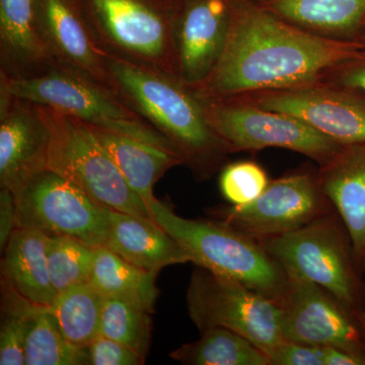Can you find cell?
<instances>
[{"label":"cell","mask_w":365,"mask_h":365,"mask_svg":"<svg viewBox=\"0 0 365 365\" xmlns=\"http://www.w3.org/2000/svg\"><path fill=\"white\" fill-rule=\"evenodd\" d=\"M361 59L364 42L319 37L249 0H235L222 57L191 91L202 100H217L317 85L340 67Z\"/></svg>","instance_id":"1"},{"label":"cell","mask_w":365,"mask_h":365,"mask_svg":"<svg viewBox=\"0 0 365 365\" xmlns=\"http://www.w3.org/2000/svg\"><path fill=\"white\" fill-rule=\"evenodd\" d=\"M113 93L174 145L197 179L225 167L228 153L201 100L177 78L106 55Z\"/></svg>","instance_id":"2"},{"label":"cell","mask_w":365,"mask_h":365,"mask_svg":"<svg viewBox=\"0 0 365 365\" xmlns=\"http://www.w3.org/2000/svg\"><path fill=\"white\" fill-rule=\"evenodd\" d=\"M101 51L178 78L176 28L184 0H81Z\"/></svg>","instance_id":"3"},{"label":"cell","mask_w":365,"mask_h":365,"mask_svg":"<svg viewBox=\"0 0 365 365\" xmlns=\"http://www.w3.org/2000/svg\"><path fill=\"white\" fill-rule=\"evenodd\" d=\"M150 209L153 220L188 252L192 263L239 281L280 304L289 279L260 242L217 220L182 217L158 198Z\"/></svg>","instance_id":"4"},{"label":"cell","mask_w":365,"mask_h":365,"mask_svg":"<svg viewBox=\"0 0 365 365\" xmlns=\"http://www.w3.org/2000/svg\"><path fill=\"white\" fill-rule=\"evenodd\" d=\"M0 91L180 155L165 136L132 111L112 91L71 69L56 66L47 73L33 78L14 79L0 76Z\"/></svg>","instance_id":"5"},{"label":"cell","mask_w":365,"mask_h":365,"mask_svg":"<svg viewBox=\"0 0 365 365\" xmlns=\"http://www.w3.org/2000/svg\"><path fill=\"white\" fill-rule=\"evenodd\" d=\"M50 130L47 170L78 186L103 207L151 217L150 209L132 191L88 124L39 105Z\"/></svg>","instance_id":"6"},{"label":"cell","mask_w":365,"mask_h":365,"mask_svg":"<svg viewBox=\"0 0 365 365\" xmlns=\"http://www.w3.org/2000/svg\"><path fill=\"white\" fill-rule=\"evenodd\" d=\"M200 100L209 125L230 153L284 148L302 153L323 167L344 146L285 113L263 109L235 98Z\"/></svg>","instance_id":"7"},{"label":"cell","mask_w":365,"mask_h":365,"mask_svg":"<svg viewBox=\"0 0 365 365\" xmlns=\"http://www.w3.org/2000/svg\"><path fill=\"white\" fill-rule=\"evenodd\" d=\"M279 263L288 279L316 283L345 306L356 304L351 240L337 211L288 234L259 241Z\"/></svg>","instance_id":"8"},{"label":"cell","mask_w":365,"mask_h":365,"mask_svg":"<svg viewBox=\"0 0 365 365\" xmlns=\"http://www.w3.org/2000/svg\"><path fill=\"white\" fill-rule=\"evenodd\" d=\"M186 299L190 318L200 332L213 327L228 329L266 354L285 341L279 302L239 281L197 266Z\"/></svg>","instance_id":"9"},{"label":"cell","mask_w":365,"mask_h":365,"mask_svg":"<svg viewBox=\"0 0 365 365\" xmlns=\"http://www.w3.org/2000/svg\"><path fill=\"white\" fill-rule=\"evenodd\" d=\"M14 196L16 227L67 235L93 248L105 246L110 209L56 173L43 170Z\"/></svg>","instance_id":"10"},{"label":"cell","mask_w":365,"mask_h":365,"mask_svg":"<svg viewBox=\"0 0 365 365\" xmlns=\"http://www.w3.org/2000/svg\"><path fill=\"white\" fill-rule=\"evenodd\" d=\"M335 210L316 172L299 170L270 181L253 202L211 210L215 220L257 241L278 237Z\"/></svg>","instance_id":"11"},{"label":"cell","mask_w":365,"mask_h":365,"mask_svg":"<svg viewBox=\"0 0 365 365\" xmlns=\"http://www.w3.org/2000/svg\"><path fill=\"white\" fill-rule=\"evenodd\" d=\"M230 98L299 118L342 145L365 143V98L340 86L317 83Z\"/></svg>","instance_id":"12"},{"label":"cell","mask_w":365,"mask_h":365,"mask_svg":"<svg viewBox=\"0 0 365 365\" xmlns=\"http://www.w3.org/2000/svg\"><path fill=\"white\" fill-rule=\"evenodd\" d=\"M281 330L289 342L334 347L364 357L361 333L350 307L316 283L289 279L281 299Z\"/></svg>","instance_id":"13"},{"label":"cell","mask_w":365,"mask_h":365,"mask_svg":"<svg viewBox=\"0 0 365 365\" xmlns=\"http://www.w3.org/2000/svg\"><path fill=\"white\" fill-rule=\"evenodd\" d=\"M50 130L39 106L0 91V186L18 193L47 170Z\"/></svg>","instance_id":"14"},{"label":"cell","mask_w":365,"mask_h":365,"mask_svg":"<svg viewBox=\"0 0 365 365\" xmlns=\"http://www.w3.org/2000/svg\"><path fill=\"white\" fill-rule=\"evenodd\" d=\"M235 0H184L176 28L178 78L190 90L222 57Z\"/></svg>","instance_id":"15"},{"label":"cell","mask_w":365,"mask_h":365,"mask_svg":"<svg viewBox=\"0 0 365 365\" xmlns=\"http://www.w3.org/2000/svg\"><path fill=\"white\" fill-rule=\"evenodd\" d=\"M35 11L40 32L56 66L83 74L112 91L106 55L93 38L81 0H35Z\"/></svg>","instance_id":"16"},{"label":"cell","mask_w":365,"mask_h":365,"mask_svg":"<svg viewBox=\"0 0 365 365\" xmlns=\"http://www.w3.org/2000/svg\"><path fill=\"white\" fill-rule=\"evenodd\" d=\"M55 66L38 26L35 0H0V76L37 78Z\"/></svg>","instance_id":"17"},{"label":"cell","mask_w":365,"mask_h":365,"mask_svg":"<svg viewBox=\"0 0 365 365\" xmlns=\"http://www.w3.org/2000/svg\"><path fill=\"white\" fill-rule=\"evenodd\" d=\"M105 247L136 267L160 273L163 268L192 263L191 256L153 218L110 209Z\"/></svg>","instance_id":"18"},{"label":"cell","mask_w":365,"mask_h":365,"mask_svg":"<svg viewBox=\"0 0 365 365\" xmlns=\"http://www.w3.org/2000/svg\"><path fill=\"white\" fill-rule=\"evenodd\" d=\"M322 188L344 222L356 258L365 254V143L344 145L319 167Z\"/></svg>","instance_id":"19"},{"label":"cell","mask_w":365,"mask_h":365,"mask_svg":"<svg viewBox=\"0 0 365 365\" xmlns=\"http://www.w3.org/2000/svg\"><path fill=\"white\" fill-rule=\"evenodd\" d=\"M280 20L319 37L364 42L365 0H249Z\"/></svg>","instance_id":"20"},{"label":"cell","mask_w":365,"mask_h":365,"mask_svg":"<svg viewBox=\"0 0 365 365\" xmlns=\"http://www.w3.org/2000/svg\"><path fill=\"white\" fill-rule=\"evenodd\" d=\"M47 237L41 230L16 227L1 262V282L29 302L44 307L52 306L57 295L48 270Z\"/></svg>","instance_id":"21"},{"label":"cell","mask_w":365,"mask_h":365,"mask_svg":"<svg viewBox=\"0 0 365 365\" xmlns=\"http://www.w3.org/2000/svg\"><path fill=\"white\" fill-rule=\"evenodd\" d=\"M98 143L121 173L132 191L150 207L155 199L153 187L170 169L184 165L177 153L133 137L88 124Z\"/></svg>","instance_id":"22"},{"label":"cell","mask_w":365,"mask_h":365,"mask_svg":"<svg viewBox=\"0 0 365 365\" xmlns=\"http://www.w3.org/2000/svg\"><path fill=\"white\" fill-rule=\"evenodd\" d=\"M158 273L132 265L107 247H98L91 282L105 297L126 300L150 312L155 311Z\"/></svg>","instance_id":"23"},{"label":"cell","mask_w":365,"mask_h":365,"mask_svg":"<svg viewBox=\"0 0 365 365\" xmlns=\"http://www.w3.org/2000/svg\"><path fill=\"white\" fill-rule=\"evenodd\" d=\"M200 339L170 353V359L187 365H271L268 355L244 336L213 327Z\"/></svg>","instance_id":"24"},{"label":"cell","mask_w":365,"mask_h":365,"mask_svg":"<svg viewBox=\"0 0 365 365\" xmlns=\"http://www.w3.org/2000/svg\"><path fill=\"white\" fill-rule=\"evenodd\" d=\"M104 302V295L88 281L59 292L49 309L64 337L85 348L100 335Z\"/></svg>","instance_id":"25"},{"label":"cell","mask_w":365,"mask_h":365,"mask_svg":"<svg viewBox=\"0 0 365 365\" xmlns=\"http://www.w3.org/2000/svg\"><path fill=\"white\" fill-rule=\"evenodd\" d=\"M26 365H88L85 348L64 337L49 307L35 304L29 317Z\"/></svg>","instance_id":"26"},{"label":"cell","mask_w":365,"mask_h":365,"mask_svg":"<svg viewBox=\"0 0 365 365\" xmlns=\"http://www.w3.org/2000/svg\"><path fill=\"white\" fill-rule=\"evenodd\" d=\"M97 248L67 235H48L47 262L56 294L91 281Z\"/></svg>","instance_id":"27"},{"label":"cell","mask_w":365,"mask_h":365,"mask_svg":"<svg viewBox=\"0 0 365 365\" xmlns=\"http://www.w3.org/2000/svg\"><path fill=\"white\" fill-rule=\"evenodd\" d=\"M100 335L117 341L146 357L151 342L150 313L126 300L105 297Z\"/></svg>","instance_id":"28"},{"label":"cell","mask_w":365,"mask_h":365,"mask_svg":"<svg viewBox=\"0 0 365 365\" xmlns=\"http://www.w3.org/2000/svg\"><path fill=\"white\" fill-rule=\"evenodd\" d=\"M35 304L1 282L0 364L25 365V346L29 317Z\"/></svg>","instance_id":"29"},{"label":"cell","mask_w":365,"mask_h":365,"mask_svg":"<svg viewBox=\"0 0 365 365\" xmlns=\"http://www.w3.org/2000/svg\"><path fill=\"white\" fill-rule=\"evenodd\" d=\"M269 182L264 168L252 160L228 163L222 168L220 176L222 196L235 206L253 202L265 191Z\"/></svg>","instance_id":"30"},{"label":"cell","mask_w":365,"mask_h":365,"mask_svg":"<svg viewBox=\"0 0 365 365\" xmlns=\"http://www.w3.org/2000/svg\"><path fill=\"white\" fill-rule=\"evenodd\" d=\"M88 365H143L145 357L117 341L98 335L86 346Z\"/></svg>","instance_id":"31"},{"label":"cell","mask_w":365,"mask_h":365,"mask_svg":"<svg viewBox=\"0 0 365 365\" xmlns=\"http://www.w3.org/2000/svg\"><path fill=\"white\" fill-rule=\"evenodd\" d=\"M271 365H325L323 348L284 341L267 353Z\"/></svg>","instance_id":"32"},{"label":"cell","mask_w":365,"mask_h":365,"mask_svg":"<svg viewBox=\"0 0 365 365\" xmlns=\"http://www.w3.org/2000/svg\"><path fill=\"white\" fill-rule=\"evenodd\" d=\"M323 83L340 86L365 98V59L340 67L328 76Z\"/></svg>","instance_id":"33"},{"label":"cell","mask_w":365,"mask_h":365,"mask_svg":"<svg viewBox=\"0 0 365 365\" xmlns=\"http://www.w3.org/2000/svg\"><path fill=\"white\" fill-rule=\"evenodd\" d=\"M16 228V203L14 196L9 190L0 191V248L6 249L14 230Z\"/></svg>","instance_id":"34"},{"label":"cell","mask_w":365,"mask_h":365,"mask_svg":"<svg viewBox=\"0 0 365 365\" xmlns=\"http://www.w3.org/2000/svg\"><path fill=\"white\" fill-rule=\"evenodd\" d=\"M325 365H364V357L334 347H323Z\"/></svg>","instance_id":"35"},{"label":"cell","mask_w":365,"mask_h":365,"mask_svg":"<svg viewBox=\"0 0 365 365\" xmlns=\"http://www.w3.org/2000/svg\"><path fill=\"white\" fill-rule=\"evenodd\" d=\"M364 273H365V254L364 257ZM362 327H364V334H365V312L364 314V317H362Z\"/></svg>","instance_id":"36"},{"label":"cell","mask_w":365,"mask_h":365,"mask_svg":"<svg viewBox=\"0 0 365 365\" xmlns=\"http://www.w3.org/2000/svg\"><path fill=\"white\" fill-rule=\"evenodd\" d=\"M364 42L365 43V33H364Z\"/></svg>","instance_id":"37"}]
</instances>
